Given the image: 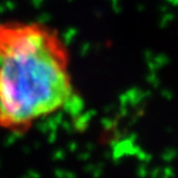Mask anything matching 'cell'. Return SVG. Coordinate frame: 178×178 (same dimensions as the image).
<instances>
[{
    "instance_id": "cell-1",
    "label": "cell",
    "mask_w": 178,
    "mask_h": 178,
    "mask_svg": "<svg viewBox=\"0 0 178 178\" xmlns=\"http://www.w3.org/2000/svg\"><path fill=\"white\" fill-rule=\"evenodd\" d=\"M75 95L71 54L57 29L39 21L0 22V129L26 134Z\"/></svg>"
}]
</instances>
